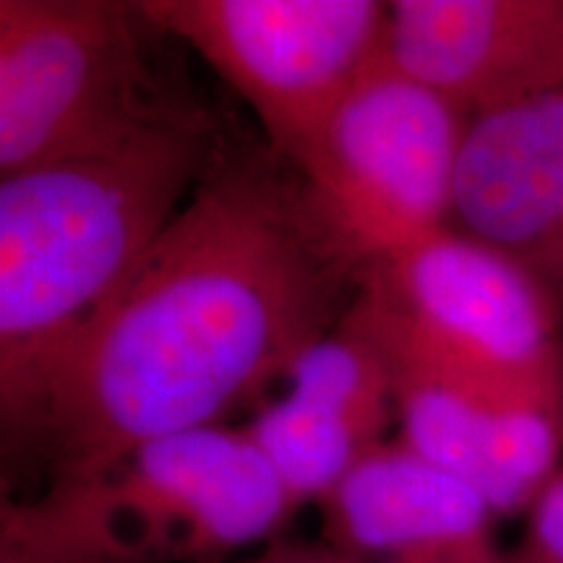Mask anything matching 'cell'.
<instances>
[{"label":"cell","mask_w":563,"mask_h":563,"mask_svg":"<svg viewBox=\"0 0 563 563\" xmlns=\"http://www.w3.org/2000/svg\"><path fill=\"white\" fill-rule=\"evenodd\" d=\"M365 266L277 154L224 146L144 262L45 373L5 454L47 488L141 443L220 426L350 311Z\"/></svg>","instance_id":"1"},{"label":"cell","mask_w":563,"mask_h":563,"mask_svg":"<svg viewBox=\"0 0 563 563\" xmlns=\"http://www.w3.org/2000/svg\"><path fill=\"white\" fill-rule=\"evenodd\" d=\"M224 150L180 102L89 150L0 178V422L144 262Z\"/></svg>","instance_id":"2"},{"label":"cell","mask_w":563,"mask_h":563,"mask_svg":"<svg viewBox=\"0 0 563 563\" xmlns=\"http://www.w3.org/2000/svg\"><path fill=\"white\" fill-rule=\"evenodd\" d=\"M344 316L394 361L563 412V316L551 295L452 228L365 266Z\"/></svg>","instance_id":"3"},{"label":"cell","mask_w":563,"mask_h":563,"mask_svg":"<svg viewBox=\"0 0 563 563\" xmlns=\"http://www.w3.org/2000/svg\"><path fill=\"white\" fill-rule=\"evenodd\" d=\"M157 34L139 3L0 0V178L180 104L152 68Z\"/></svg>","instance_id":"4"},{"label":"cell","mask_w":563,"mask_h":563,"mask_svg":"<svg viewBox=\"0 0 563 563\" xmlns=\"http://www.w3.org/2000/svg\"><path fill=\"white\" fill-rule=\"evenodd\" d=\"M47 493L102 563H222L272 540L295 514L249 431L224 426L146 441L100 481Z\"/></svg>","instance_id":"5"},{"label":"cell","mask_w":563,"mask_h":563,"mask_svg":"<svg viewBox=\"0 0 563 563\" xmlns=\"http://www.w3.org/2000/svg\"><path fill=\"white\" fill-rule=\"evenodd\" d=\"M467 118L384 51L292 167L316 207L368 266L452 228Z\"/></svg>","instance_id":"6"},{"label":"cell","mask_w":563,"mask_h":563,"mask_svg":"<svg viewBox=\"0 0 563 563\" xmlns=\"http://www.w3.org/2000/svg\"><path fill=\"white\" fill-rule=\"evenodd\" d=\"M154 30L199 53L295 162L384 51L382 0H139Z\"/></svg>","instance_id":"7"},{"label":"cell","mask_w":563,"mask_h":563,"mask_svg":"<svg viewBox=\"0 0 563 563\" xmlns=\"http://www.w3.org/2000/svg\"><path fill=\"white\" fill-rule=\"evenodd\" d=\"M452 230L525 269L563 316V87L470 118Z\"/></svg>","instance_id":"8"},{"label":"cell","mask_w":563,"mask_h":563,"mask_svg":"<svg viewBox=\"0 0 563 563\" xmlns=\"http://www.w3.org/2000/svg\"><path fill=\"white\" fill-rule=\"evenodd\" d=\"M384 55L470 121L563 87V0H394Z\"/></svg>","instance_id":"9"},{"label":"cell","mask_w":563,"mask_h":563,"mask_svg":"<svg viewBox=\"0 0 563 563\" xmlns=\"http://www.w3.org/2000/svg\"><path fill=\"white\" fill-rule=\"evenodd\" d=\"M389 363L397 441L481 493L496 517L530 511L563 464V412L490 397L394 357Z\"/></svg>","instance_id":"10"},{"label":"cell","mask_w":563,"mask_h":563,"mask_svg":"<svg viewBox=\"0 0 563 563\" xmlns=\"http://www.w3.org/2000/svg\"><path fill=\"white\" fill-rule=\"evenodd\" d=\"M321 509L327 545L361 563H504L481 493L399 441L365 456Z\"/></svg>","instance_id":"11"},{"label":"cell","mask_w":563,"mask_h":563,"mask_svg":"<svg viewBox=\"0 0 563 563\" xmlns=\"http://www.w3.org/2000/svg\"><path fill=\"white\" fill-rule=\"evenodd\" d=\"M245 431L290 493L295 509L327 501L365 456L386 446L344 412L295 391L262 407Z\"/></svg>","instance_id":"12"},{"label":"cell","mask_w":563,"mask_h":563,"mask_svg":"<svg viewBox=\"0 0 563 563\" xmlns=\"http://www.w3.org/2000/svg\"><path fill=\"white\" fill-rule=\"evenodd\" d=\"M0 563H89V559L40 496L21 501L3 493Z\"/></svg>","instance_id":"13"},{"label":"cell","mask_w":563,"mask_h":563,"mask_svg":"<svg viewBox=\"0 0 563 563\" xmlns=\"http://www.w3.org/2000/svg\"><path fill=\"white\" fill-rule=\"evenodd\" d=\"M504 563H563V464L527 511L522 540Z\"/></svg>","instance_id":"14"},{"label":"cell","mask_w":563,"mask_h":563,"mask_svg":"<svg viewBox=\"0 0 563 563\" xmlns=\"http://www.w3.org/2000/svg\"><path fill=\"white\" fill-rule=\"evenodd\" d=\"M249 563H361L350 555L334 551L332 545L295 543V540H274L264 548L262 555Z\"/></svg>","instance_id":"15"}]
</instances>
